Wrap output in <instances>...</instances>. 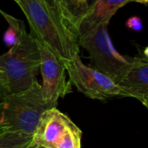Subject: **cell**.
Instances as JSON below:
<instances>
[{
  "instance_id": "cell-9",
  "label": "cell",
  "mask_w": 148,
  "mask_h": 148,
  "mask_svg": "<svg viewBox=\"0 0 148 148\" xmlns=\"http://www.w3.org/2000/svg\"><path fill=\"white\" fill-rule=\"evenodd\" d=\"M129 2V0H95L89 12L81 21L77 35L82 34L101 24H109L116 12Z\"/></svg>"
},
{
  "instance_id": "cell-14",
  "label": "cell",
  "mask_w": 148,
  "mask_h": 148,
  "mask_svg": "<svg viewBox=\"0 0 148 148\" xmlns=\"http://www.w3.org/2000/svg\"><path fill=\"white\" fill-rule=\"evenodd\" d=\"M125 26L134 32H139L143 28V24L139 17L138 16H132L130 17L127 21L125 22Z\"/></svg>"
},
{
  "instance_id": "cell-1",
  "label": "cell",
  "mask_w": 148,
  "mask_h": 148,
  "mask_svg": "<svg viewBox=\"0 0 148 148\" xmlns=\"http://www.w3.org/2000/svg\"><path fill=\"white\" fill-rule=\"evenodd\" d=\"M22 10L31 35L64 63L79 54L78 36L50 6L46 0H12Z\"/></svg>"
},
{
  "instance_id": "cell-6",
  "label": "cell",
  "mask_w": 148,
  "mask_h": 148,
  "mask_svg": "<svg viewBox=\"0 0 148 148\" xmlns=\"http://www.w3.org/2000/svg\"><path fill=\"white\" fill-rule=\"evenodd\" d=\"M37 43L40 52L39 71L43 79V96L45 101L57 107L58 99L71 92V84L67 79L64 62L46 46L38 41Z\"/></svg>"
},
{
  "instance_id": "cell-16",
  "label": "cell",
  "mask_w": 148,
  "mask_h": 148,
  "mask_svg": "<svg viewBox=\"0 0 148 148\" xmlns=\"http://www.w3.org/2000/svg\"><path fill=\"white\" fill-rule=\"evenodd\" d=\"M146 108H147V110H148V93H146V94H145L144 96H143V100H142V102H141Z\"/></svg>"
},
{
  "instance_id": "cell-12",
  "label": "cell",
  "mask_w": 148,
  "mask_h": 148,
  "mask_svg": "<svg viewBox=\"0 0 148 148\" xmlns=\"http://www.w3.org/2000/svg\"><path fill=\"white\" fill-rule=\"evenodd\" d=\"M0 13L5 17V18L6 19V21L9 24V28L6 30V32H5L4 37H3L4 43L9 47H12L13 45H15L18 43L19 32H20V29H21L23 22H20V21L15 19L12 16L5 14L2 11H0Z\"/></svg>"
},
{
  "instance_id": "cell-19",
  "label": "cell",
  "mask_w": 148,
  "mask_h": 148,
  "mask_svg": "<svg viewBox=\"0 0 148 148\" xmlns=\"http://www.w3.org/2000/svg\"><path fill=\"white\" fill-rule=\"evenodd\" d=\"M25 148H38V145H36V144H34V143L32 141V143H31L30 145H28Z\"/></svg>"
},
{
  "instance_id": "cell-2",
  "label": "cell",
  "mask_w": 148,
  "mask_h": 148,
  "mask_svg": "<svg viewBox=\"0 0 148 148\" xmlns=\"http://www.w3.org/2000/svg\"><path fill=\"white\" fill-rule=\"evenodd\" d=\"M40 68V52L36 39L22 24L18 43L0 55V70L5 75L10 93L23 92L37 80Z\"/></svg>"
},
{
  "instance_id": "cell-20",
  "label": "cell",
  "mask_w": 148,
  "mask_h": 148,
  "mask_svg": "<svg viewBox=\"0 0 148 148\" xmlns=\"http://www.w3.org/2000/svg\"><path fill=\"white\" fill-rule=\"evenodd\" d=\"M144 55H145V58L146 59H148V46L145 48V50H144Z\"/></svg>"
},
{
  "instance_id": "cell-5",
  "label": "cell",
  "mask_w": 148,
  "mask_h": 148,
  "mask_svg": "<svg viewBox=\"0 0 148 148\" xmlns=\"http://www.w3.org/2000/svg\"><path fill=\"white\" fill-rule=\"evenodd\" d=\"M64 64L71 86L89 99L106 100L115 97L131 98L123 86L106 74L83 64L79 54Z\"/></svg>"
},
{
  "instance_id": "cell-22",
  "label": "cell",
  "mask_w": 148,
  "mask_h": 148,
  "mask_svg": "<svg viewBox=\"0 0 148 148\" xmlns=\"http://www.w3.org/2000/svg\"><path fill=\"white\" fill-rule=\"evenodd\" d=\"M38 148H45V147H42V146H38Z\"/></svg>"
},
{
  "instance_id": "cell-17",
  "label": "cell",
  "mask_w": 148,
  "mask_h": 148,
  "mask_svg": "<svg viewBox=\"0 0 148 148\" xmlns=\"http://www.w3.org/2000/svg\"><path fill=\"white\" fill-rule=\"evenodd\" d=\"M129 2H138V3H142V4H147L148 0H129Z\"/></svg>"
},
{
  "instance_id": "cell-13",
  "label": "cell",
  "mask_w": 148,
  "mask_h": 148,
  "mask_svg": "<svg viewBox=\"0 0 148 148\" xmlns=\"http://www.w3.org/2000/svg\"><path fill=\"white\" fill-rule=\"evenodd\" d=\"M54 5H55V8H56L58 15L71 29L69 24V20H68V0H54Z\"/></svg>"
},
{
  "instance_id": "cell-4",
  "label": "cell",
  "mask_w": 148,
  "mask_h": 148,
  "mask_svg": "<svg viewBox=\"0 0 148 148\" xmlns=\"http://www.w3.org/2000/svg\"><path fill=\"white\" fill-rule=\"evenodd\" d=\"M108 25L101 24L79 34L78 42L89 54L90 67L106 74L119 85L131 67L132 58L121 55L115 49L108 33Z\"/></svg>"
},
{
  "instance_id": "cell-15",
  "label": "cell",
  "mask_w": 148,
  "mask_h": 148,
  "mask_svg": "<svg viewBox=\"0 0 148 148\" xmlns=\"http://www.w3.org/2000/svg\"><path fill=\"white\" fill-rule=\"evenodd\" d=\"M8 94H10L7 81L4 72L0 70V101L3 100Z\"/></svg>"
},
{
  "instance_id": "cell-8",
  "label": "cell",
  "mask_w": 148,
  "mask_h": 148,
  "mask_svg": "<svg viewBox=\"0 0 148 148\" xmlns=\"http://www.w3.org/2000/svg\"><path fill=\"white\" fill-rule=\"evenodd\" d=\"M119 85L128 92L131 98L142 102L143 96L148 93V59L145 57L132 58L131 67Z\"/></svg>"
},
{
  "instance_id": "cell-10",
  "label": "cell",
  "mask_w": 148,
  "mask_h": 148,
  "mask_svg": "<svg viewBox=\"0 0 148 148\" xmlns=\"http://www.w3.org/2000/svg\"><path fill=\"white\" fill-rule=\"evenodd\" d=\"M94 1L95 0H68V20L76 34L79 25L89 12Z\"/></svg>"
},
{
  "instance_id": "cell-21",
  "label": "cell",
  "mask_w": 148,
  "mask_h": 148,
  "mask_svg": "<svg viewBox=\"0 0 148 148\" xmlns=\"http://www.w3.org/2000/svg\"><path fill=\"white\" fill-rule=\"evenodd\" d=\"M5 131H6V129H5V127H3V126L0 125V133H2V132H5Z\"/></svg>"
},
{
  "instance_id": "cell-3",
  "label": "cell",
  "mask_w": 148,
  "mask_h": 148,
  "mask_svg": "<svg viewBox=\"0 0 148 148\" xmlns=\"http://www.w3.org/2000/svg\"><path fill=\"white\" fill-rule=\"evenodd\" d=\"M56 106L45 101L36 80L28 89L8 94L0 101V125L32 135L44 112Z\"/></svg>"
},
{
  "instance_id": "cell-7",
  "label": "cell",
  "mask_w": 148,
  "mask_h": 148,
  "mask_svg": "<svg viewBox=\"0 0 148 148\" xmlns=\"http://www.w3.org/2000/svg\"><path fill=\"white\" fill-rule=\"evenodd\" d=\"M76 125L57 107L44 112L32 134V142L45 148H57L67 132Z\"/></svg>"
},
{
  "instance_id": "cell-11",
  "label": "cell",
  "mask_w": 148,
  "mask_h": 148,
  "mask_svg": "<svg viewBox=\"0 0 148 148\" xmlns=\"http://www.w3.org/2000/svg\"><path fill=\"white\" fill-rule=\"evenodd\" d=\"M32 141V135L6 130L0 133V148H25Z\"/></svg>"
},
{
  "instance_id": "cell-18",
  "label": "cell",
  "mask_w": 148,
  "mask_h": 148,
  "mask_svg": "<svg viewBox=\"0 0 148 148\" xmlns=\"http://www.w3.org/2000/svg\"><path fill=\"white\" fill-rule=\"evenodd\" d=\"M46 2L50 5L51 7H52L55 11H56V8H55V5H54V0H46ZM57 12V11H56Z\"/></svg>"
}]
</instances>
